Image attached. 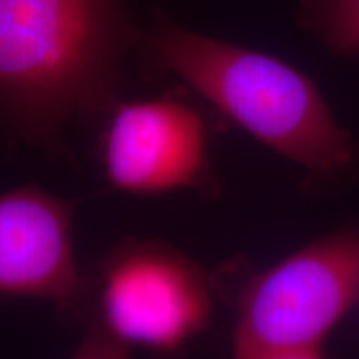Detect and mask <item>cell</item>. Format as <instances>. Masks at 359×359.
Instances as JSON below:
<instances>
[{
    "mask_svg": "<svg viewBox=\"0 0 359 359\" xmlns=\"http://www.w3.org/2000/svg\"><path fill=\"white\" fill-rule=\"evenodd\" d=\"M143 32L128 0H0V125L55 150L77 115L110 114Z\"/></svg>",
    "mask_w": 359,
    "mask_h": 359,
    "instance_id": "1",
    "label": "cell"
},
{
    "mask_svg": "<svg viewBox=\"0 0 359 359\" xmlns=\"http://www.w3.org/2000/svg\"><path fill=\"white\" fill-rule=\"evenodd\" d=\"M140 48L160 72L187 83L251 137L313 173L353 161L349 133L320 88L280 58L175 24L156 13Z\"/></svg>",
    "mask_w": 359,
    "mask_h": 359,
    "instance_id": "2",
    "label": "cell"
},
{
    "mask_svg": "<svg viewBox=\"0 0 359 359\" xmlns=\"http://www.w3.org/2000/svg\"><path fill=\"white\" fill-rule=\"evenodd\" d=\"M359 299V233L339 231L255 275L233 331L238 359H316Z\"/></svg>",
    "mask_w": 359,
    "mask_h": 359,
    "instance_id": "3",
    "label": "cell"
},
{
    "mask_svg": "<svg viewBox=\"0 0 359 359\" xmlns=\"http://www.w3.org/2000/svg\"><path fill=\"white\" fill-rule=\"evenodd\" d=\"M97 286L95 323L80 349L85 356L114 358L132 348L180 353L212 316L208 278L160 241L120 243L102 262Z\"/></svg>",
    "mask_w": 359,
    "mask_h": 359,
    "instance_id": "4",
    "label": "cell"
},
{
    "mask_svg": "<svg viewBox=\"0 0 359 359\" xmlns=\"http://www.w3.org/2000/svg\"><path fill=\"white\" fill-rule=\"evenodd\" d=\"M103 137L105 177L130 195H161L175 190L210 191L205 123L177 98L116 103Z\"/></svg>",
    "mask_w": 359,
    "mask_h": 359,
    "instance_id": "5",
    "label": "cell"
},
{
    "mask_svg": "<svg viewBox=\"0 0 359 359\" xmlns=\"http://www.w3.org/2000/svg\"><path fill=\"white\" fill-rule=\"evenodd\" d=\"M75 203L37 185L0 195V296L37 298L67 316L82 314L93 280L74 257Z\"/></svg>",
    "mask_w": 359,
    "mask_h": 359,
    "instance_id": "6",
    "label": "cell"
},
{
    "mask_svg": "<svg viewBox=\"0 0 359 359\" xmlns=\"http://www.w3.org/2000/svg\"><path fill=\"white\" fill-rule=\"evenodd\" d=\"M298 17L331 52L359 53V0H302Z\"/></svg>",
    "mask_w": 359,
    "mask_h": 359,
    "instance_id": "7",
    "label": "cell"
}]
</instances>
